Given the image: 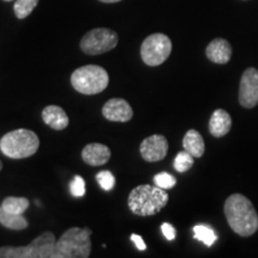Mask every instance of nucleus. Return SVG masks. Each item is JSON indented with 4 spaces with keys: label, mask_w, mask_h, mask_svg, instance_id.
Listing matches in <instances>:
<instances>
[{
    "label": "nucleus",
    "mask_w": 258,
    "mask_h": 258,
    "mask_svg": "<svg viewBox=\"0 0 258 258\" xmlns=\"http://www.w3.org/2000/svg\"><path fill=\"white\" fill-rule=\"evenodd\" d=\"M225 217L234 233L250 237L258 230V214L252 202L241 194H232L225 202Z\"/></svg>",
    "instance_id": "nucleus-1"
},
{
    "label": "nucleus",
    "mask_w": 258,
    "mask_h": 258,
    "mask_svg": "<svg viewBox=\"0 0 258 258\" xmlns=\"http://www.w3.org/2000/svg\"><path fill=\"white\" fill-rule=\"evenodd\" d=\"M169 202L165 189L150 184L138 185L128 196V207L139 217H152L159 213Z\"/></svg>",
    "instance_id": "nucleus-2"
},
{
    "label": "nucleus",
    "mask_w": 258,
    "mask_h": 258,
    "mask_svg": "<svg viewBox=\"0 0 258 258\" xmlns=\"http://www.w3.org/2000/svg\"><path fill=\"white\" fill-rule=\"evenodd\" d=\"M40 147V139L30 129L19 128L9 132L0 140V151L11 159H24L34 156Z\"/></svg>",
    "instance_id": "nucleus-3"
},
{
    "label": "nucleus",
    "mask_w": 258,
    "mask_h": 258,
    "mask_svg": "<svg viewBox=\"0 0 258 258\" xmlns=\"http://www.w3.org/2000/svg\"><path fill=\"white\" fill-rule=\"evenodd\" d=\"M92 231L89 227H72L56 241L57 258H88L91 253Z\"/></svg>",
    "instance_id": "nucleus-4"
},
{
    "label": "nucleus",
    "mask_w": 258,
    "mask_h": 258,
    "mask_svg": "<svg viewBox=\"0 0 258 258\" xmlns=\"http://www.w3.org/2000/svg\"><path fill=\"white\" fill-rule=\"evenodd\" d=\"M55 235L47 231L27 246L0 247V258H57Z\"/></svg>",
    "instance_id": "nucleus-5"
},
{
    "label": "nucleus",
    "mask_w": 258,
    "mask_h": 258,
    "mask_svg": "<svg viewBox=\"0 0 258 258\" xmlns=\"http://www.w3.org/2000/svg\"><path fill=\"white\" fill-rule=\"evenodd\" d=\"M71 84L76 91L83 95H97L108 88L109 74L101 66L88 64L74 71Z\"/></svg>",
    "instance_id": "nucleus-6"
},
{
    "label": "nucleus",
    "mask_w": 258,
    "mask_h": 258,
    "mask_svg": "<svg viewBox=\"0 0 258 258\" xmlns=\"http://www.w3.org/2000/svg\"><path fill=\"white\" fill-rule=\"evenodd\" d=\"M172 43L165 34H152L143 42L140 53L143 61L148 66H159L169 59Z\"/></svg>",
    "instance_id": "nucleus-7"
},
{
    "label": "nucleus",
    "mask_w": 258,
    "mask_h": 258,
    "mask_svg": "<svg viewBox=\"0 0 258 258\" xmlns=\"http://www.w3.org/2000/svg\"><path fill=\"white\" fill-rule=\"evenodd\" d=\"M118 43V35L106 28L90 30L80 41V49L88 55H98L114 49Z\"/></svg>",
    "instance_id": "nucleus-8"
},
{
    "label": "nucleus",
    "mask_w": 258,
    "mask_h": 258,
    "mask_svg": "<svg viewBox=\"0 0 258 258\" xmlns=\"http://www.w3.org/2000/svg\"><path fill=\"white\" fill-rule=\"evenodd\" d=\"M239 103L251 109L258 104V71L253 67L245 70L239 85Z\"/></svg>",
    "instance_id": "nucleus-9"
},
{
    "label": "nucleus",
    "mask_w": 258,
    "mask_h": 258,
    "mask_svg": "<svg viewBox=\"0 0 258 258\" xmlns=\"http://www.w3.org/2000/svg\"><path fill=\"white\" fill-rule=\"evenodd\" d=\"M167 151H169V143L164 135H151L140 145L141 157L150 163L163 160L166 157Z\"/></svg>",
    "instance_id": "nucleus-10"
},
{
    "label": "nucleus",
    "mask_w": 258,
    "mask_h": 258,
    "mask_svg": "<svg viewBox=\"0 0 258 258\" xmlns=\"http://www.w3.org/2000/svg\"><path fill=\"white\" fill-rule=\"evenodd\" d=\"M102 114L108 121L128 122L133 117V109L123 98H111L103 106Z\"/></svg>",
    "instance_id": "nucleus-11"
},
{
    "label": "nucleus",
    "mask_w": 258,
    "mask_h": 258,
    "mask_svg": "<svg viewBox=\"0 0 258 258\" xmlns=\"http://www.w3.org/2000/svg\"><path fill=\"white\" fill-rule=\"evenodd\" d=\"M111 152L103 144H89L83 148L82 158L90 166H102L109 161Z\"/></svg>",
    "instance_id": "nucleus-12"
},
{
    "label": "nucleus",
    "mask_w": 258,
    "mask_h": 258,
    "mask_svg": "<svg viewBox=\"0 0 258 258\" xmlns=\"http://www.w3.org/2000/svg\"><path fill=\"white\" fill-rule=\"evenodd\" d=\"M206 55L214 63H227L232 56V47L224 38H215L206 48Z\"/></svg>",
    "instance_id": "nucleus-13"
},
{
    "label": "nucleus",
    "mask_w": 258,
    "mask_h": 258,
    "mask_svg": "<svg viewBox=\"0 0 258 258\" xmlns=\"http://www.w3.org/2000/svg\"><path fill=\"white\" fill-rule=\"evenodd\" d=\"M42 120L48 127L55 131H62L69 125L70 118L61 106L48 105L42 110Z\"/></svg>",
    "instance_id": "nucleus-14"
},
{
    "label": "nucleus",
    "mask_w": 258,
    "mask_h": 258,
    "mask_svg": "<svg viewBox=\"0 0 258 258\" xmlns=\"http://www.w3.org/2000/svg\"><path fill=\"white\" fill-rule=\"evenodd\" d=\"M209 133L214 138L225 137L232 127L231 115L224 109H217L213 112L209 120Z\"/></svg>",
    "instance_id": "nucleus-15"
},
{
    "label": "nucleus",
    "mask_w": 258,
    "mask_h": 258,
    "mask_svg": "<svg viewBox=\"0 0 258 258\" xmlns=\"http://www.w3.org/2000/svg\"><path fill=\"white\" fill-rule=\"evenodd\" d=\"M183 148L194 158H201L206 148L202 135L195 129H190L183 138Z\"/></svg>",
    "instance_id": "nucleus-16"
},
{
    "label": "nucleus",
    "mask_w": 258,
    "mask_h": 258,
    "mask_svg": "<svg viewBox=\"0 0 258 258\" xmlns=\"http://www.w3.org/2000/svg\"><path fill=\"white\" fill-rule=\"evenodd\" d=\"M0 224L14 231L25 230L29 226L28 220L22 217V214H12V213L6 212L2 206H0Z\"/></svg>",
    "instance_id": "nucleus-17"
},
{
    "label": "nucleus",
    "mask_w": 258,
    "mask_h": 258,
    "mask_svg": "<svg viewBox=\"0 0 258 258\" xmlns=\"http://www.w3.org/2000/svg\"><path fill=\"white\" fill-rule=\"evenodd\" d=\"M29 200L25 198H6L2 203V207L4 211L12 213V214H23L29 208Z\"/></svg>",
    "instance_id": "nucleus-18"
},
{
    "label": "nucleus",
    "mask_w": 258,
    "mask_h": 258,
    "mask_svg": "<svg viewBox=\"0 0 258 258\" xmlns=\"http://www.w3.org/2000/svg\"><path fill=\"white\" fill-rule=\"evenodd\" d=\"M194 237L195 239L205 243L207 246H212L218 239V235L215 234L214 230L206 225H196L194 227Z\"/></svg>",
    "instance_id": "nucleus-19"
},
{
    "label": "nucleus",
    "mask_w": 258,
    "mask_h": 258,
    "mask_svg": "<svg viewBox=\"0 0 258 258\" xmlns=\"http://www.w3.org/2000/svg\"><path fill=\"white\" fill-rule=\"evenodd\" d=\"M38 4V0H16L14 10L16 17L19 19L27 18L31 15Z\"/></svg>",
    "instance_id": "nucleus-20"
},
{
    "label": "nucleus",
    "mask_w": 258,
    "mask_h": 258,
    "mask_svg": "<svg viewBox=\"0 0 258 258\" xmlns=\"http://www.w3.org/2000/svg\"><path fill=\"white\" fill-rule=\"evenodd\" d=\"M192 165H194V157L189 152H186L185 150L177 154L175 158V161H173V166H175L176 171H178L180 173L186 172V171H188Z\"/></svg>",
    "instance_id": "nucleus-21"
},
{
    "label": "nucleus",
    "mask_w": 258,
    "mask_h": 258,
    "mask_svg": "<svg viewBox=\"0 0 258 258\" xmlns=\"http://www.w3.org/2000/svg\"><path fill=\"white\" fill-rule=\"evenodd\" d=\"M153 182L154 184L161 189H171L176 185L177 179L172 175H170V173L160 172L154 176Z\"/></svg>",
    "instance_id": "nucleus-22"
},
{
    "label": "nucleus",
    "mask_w": 258,
    "mask_h": 258,
    "mask_svg": "<svg viewBox=\"0 0 258 258\" xmlns=\"http://www.w3.org/2000/svg\"><path fill=\"white\" fill-rule=\"evenodd\" d=\"M96 179L99 186L105 191H110L115 185V177L110 171H101V172L97 173Z\"/></svg>",
    "instance_id": "nucleus-23"
},
{
    "label": "nucleus",
    "mask_w": 258,
    "mask_h": 258,
    "mask_svg": "<svg viewBox=\"0 0 258 258\" xmlns=\"http://www.w3.org/2000/svg\"><path fill=\"white\" fill-rule=\"evenodd\" d=\"M71 192L76 198H83L85 195V180H84L83 177L78 175L74 176L72 183H71Z\"/></svg>",
    "instance_id": "nucleus-24"
},
{
    "label": "nucleus",
    "mask_w": 258,
    "mask_h": 258,
    "mask_svg": "<svg viewBox=\"0 0 258 258\" xmlns=\"http://www.w3.org/2000/svg\"><path fill=\"white\" fill-rule=\"evenodd\" d=\"M161 232H163L164 237L166 238L167 240H173L176 238V230L171 224H167V222H164L161 225Z\"/></svg>",
    "instance_id": "nucleus-25"
},
{
    "label": "nucleus",
    "mask_w": 258,
    "mask_h": 258,
    "mask_svg": "<svg viewBox=\"0 0 258 258\" xmlns=\"http://www.w3.org/2000/svg\"><path fill=\"white\" fill-rule=\"evenodd\" d=\"M131 239L135 244V246H137L138 250H140V251L146 250V244H145L143 237H140V235H139V234L133 233V234L131 235Z\"/></svg>",
    "instance_id": "nucleus-26"
},
{
    "label": "nucleus",
    "mask_w": 258,
    "mask_h": 258,
    "mask_svg": "<svg viewBox=\"0 0 258 258\" xmlns=\"http://www.w3.org/2000/svg\"><path fill=\"white\" fill-rule=\"evenodd\" d=\"M99 2L106 3V4H110V3H117V2H121V0H99Z\"/></svg>",
    "instance_id": "nucleus-27"
},
{
    "label": "nucleus",
    "mask_w": 258,
    "mask_h": 258,
    "mask_svg": "<svg viewBox=\"0 0 258 258\" xmlns=\"http://www.w3.org/2000/svg\"><path fill=\"white\" fill-rule=\"evenodd\" d=\"M3 169V163H2V160H0V170Z\"/></svg>",
    "instance_id": "nucleus-28"
},
{
    "label": "nucleus",
    "mask_w": 258,
    "mask_h": 258,
    "mask_svg": "<svg viewBox=\"0 0 258 258\" xmlns=\"http://www.w3.org/2000/svg\"><path fill=\"white\" fill-rule=\"evenodd\" d=\"M4 2H14V0H4Z\"/></svg>",
    "instance_id": "nucleus-29"
}]
</instances>
